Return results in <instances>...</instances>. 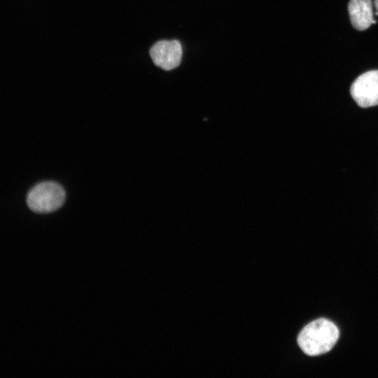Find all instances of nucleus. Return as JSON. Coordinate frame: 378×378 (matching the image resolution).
I'll return each mask as SVG.
<instances>
[{"instance_id": "nucleus-1", "label": "nucleus", "mask_w": 378, "mask_h": 378, "mask_svg": "<svg viewBox=\"0 0 378 378\" xmlns=\"http://www.w3.org/2000/svg\"><path fill=\"white\" fill-rule=\"evenodd\" d=\"M339 337V330L332 322L319 318L309 323L301 330L298 344L305 354L318 356L330 351Z\"/></svg>"}, {"instance_id": "nucleus-6", "label": "nucleus", "mask_w": 378, "mask_h": 378, "mask_svg": "<svg viewBox=\"0 0 378 378\" xmlns=\"http://www.w3.org/2000/svg\"><path fill=\"white\" fill-rule=\"evenodd\" d=\"M374 6L377 10L378 11V0H374Z\"/></svg>"}, {"instance_id": "nucleus-2", "label": "nucleus", "mask_w": 378, "mask_h": 378, "mask_svg": "<svg viewBox=\"0 0 378 378\" xmlns=\"http://www.w3.org/2000/svg\"><path fill=\"white\" fill-rule=\"evenodd\" d=\"M65 200V191L57 183L44 181L34 186L27 195L29 208L38 214L52 212L60 208Z\"/></svg>"}, {"instance_id": "nucleus-3", "label": "nucleus", "mask_w": 378, "mask_h": 378, "mask_svg": "<svg viewBox=\"0 0 378 378\" xmlns=\"http://www.w3.org/2000/svg\"><path fill=\"white\" fill-rule=\"evenodd\" d=\"M350 93L362 108L378 105V70L369 71L359 76L353 82Z\"/></svg>"}, {"instance_id": "nucleus-4", "label": "nucleus", "mask_w": 378, "mask_h": 378, "mask_svg": "<svg viewBox=\"0 0 378 378\" xmlns=\"http://www.w3.org/2000/svg\"><path fill=\"white\" fill-rule=\"evenodd\" d=\"M153 63L164 70L177 67L182 57V47L178 41L163 40L155 43L150 50Z\"/></svg>"}, {"instance_id": "nucleus-5", "label": "nucleus", "mask_w": 378, "mask_h": 378, "mask_svg": "<svg viewBox=\"0 0 378 378\" xmlns=\"http://www.w3.org/2000/svg\"><path fill=\"white\" fill-rule=\"evenodd\" d=\"M348 10L351 24L356 29L363 31L372 24L371 0H350Z\"/></svg>"}]
</instances>
